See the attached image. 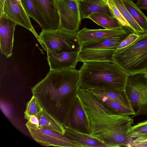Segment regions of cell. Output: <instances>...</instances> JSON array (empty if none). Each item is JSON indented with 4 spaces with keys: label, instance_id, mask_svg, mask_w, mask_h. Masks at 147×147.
Here are the masks:
<instances>
[{
    "label": "cell",
    "instance_id": "obj_1",
    "mask_svg": "<svg viewBox=\"0 0 147 147\" xmlns=\"http://www.w3.org/2000/svg\"><path fill=\"white\" fill-rule=\"evenodd\" d=\"M76 93L84 113L86 135L106 147H132L133 140L128 131L134 124L132 117L121 115L87 89L79 87Z\"/></svg>",
    "mask_w": 147,
    "mask_h": 147
},
{
    "label": "cell",
    "instance_id": "obj_2",
    "mask_svg": "<svg viewBox=\"0 0 147 147\" xmlns=\"http://www.w3.org/2000/svg\"><path fill=\"white\" fill-rule=\"evenodd\" d=\"M79 70L75 68L50 70L31 92L42 107L62 124L67 96L79 87Z\"/></svg>",
    "mask_w": 147,
    "mask_h": 147
},
{
    "label": "cell",
    "instance_id": "obj_3",
    "mask_svg": "<svg viewBox=\"0 0 147 147\" xmlns=\"http://www.w3.org/2000/svg\"><path fill=\"white\" fill-rule=\"evenodd\" d=\"M79 87L114 91L125 90L129 74L109 61H88L79 70Z\"/></svg>",
    "mask_w": 147,
    "mask_h": 147
},
{
    "label": "cell",
    "instance_id": "obj_4",
    "mask_svg": "<svg viewBox=\"0 0 147 147\" xmlns=\"http://www.w3.org/2000/svg\"><path fill=\"white\" fill-rule=\"evenodd\" d=\"M113 63L129 75L147 73V33L129 45L115 51Z\"/></svg>",
    "mask_w": 147,
    "mask_h": 147
},
{
    "label": "cell",
    "instance_id": "obj_5",
    "mask_svg": "<svg viewBox=\"0 0 147 147\" xmlns=\"http://www.w3.org/2000/svg\"><path fill=\"white\" fill-rule=\"evenodd\" d=\"M77 32H69L58 29L42 30L39 35L44 50L56 53L64 52H79L82 45Z\"/></svg>",
    "mask_w": 147,
    "mask_h": 147
},
{
    "label": "cell",
    "instance_id": "obj_6",
    "mask_svg": "<svg viewBox=\"0 0 147 147\" xmlns=\"http://www.w3.org/2000/svg\"><path fill=\"white\" fill-rule=\"evenodd\" d=\"M125 90L133 109L137 110L132 117L147 114V79L144 73L129 75Z\"/></svg>",
    "mask_w": 147,
    "mask_h": 147
},
{
    "label": "cell",
    "instance_id": "obj_7",
    "mask_svg": "<svg viewBox=\"0 0 147 147\" xmlns=\"http://www.w3.org/2000/svg\"><path fill=\"white\" fill-rule=\"evenodd\" d=\"M33 140L44 146L63 147H83L78 142L46 128L38 129L36 126L28 121L25 124Z\"/></svg>",
    "mask_w": 147,
    "mask_h": 147
},
{
    "label": "cell",
    "instance_id": "obj_8",
    "mask_svg": "<svg viewBox=\"0 0 147 147\" xmlns=\"http://www.w3.org/2000/svg\"><path fill=\"white\" fill-rule=\"evenodd\" d=\"M59 13V29L77 31L81 23L78 0H56Z\"/></svg>",
    "mask_w": 147,
    "mask_h": 147
},
{
    "label": "cell",
    "instance_id": "obj_9",
    "mask_svg": "<svg viewBox=\"0 0 147 147\" xmlns=\"http://www.w3.org/2000/svg\"><path fill=\"white\" fill-rule=\"evenodd\" d=\"M3 13L17 25L22 26L32 32L43 47L39 35L34 29L30 17L27 13L22 3L17 0H5L3 9Z\"/></svg>",
    "mask_w": 147,
    "mask_h": 147
},
{
    "label": "cell",
    "instance_id": "obj_10",
    "mask_svg": "<svg viewBox=\"0 0 147 147\" xmlns=\"http://www.w3.org/2000/svg\"><path fill=\"white\" fill-rule=\"evenodd\" d=\"M16 24L3 13L0 14V46L1 53L8 58L12 56L14 34Z\"/></svg>",
    "mask_w": 147,
    "mask_h": 147
},
{
    "label": "cell",
    "instance_id": "obj_11",
    "mask_svg": "<svg viewBox=\"0 0 147 147\" xmlns=\"http://www.w3.org/2000/svg\"><path fill=\"white\" fill-rule=\"evenodd\" d=\"M47 59L50 70L75 68L78 62L79 52H64L59 53L47 50Z\"/></svg>",
    "mask_w": 147,
    "mask_h": 147
},
{
    "label": "cell",
    "instance_id": "obj_12",
    "mask_svg": "<svg viewBox=\"0 0 147 147\" xmlns=\"http://www.w3.org/2000/svg\"><path fill=\"white\" fill-rule=\"evenodd\" d=\"M129 28L114 29H90L85 28L77 32V35L82 45L98 42L107 38L124 33ZM131 29V28H130Z\"/></svg>",
    "mask_w": 147,
    "mask_h": 147
},
{
    "label": "cell",
    "instance_id": "obj_13",
    "mask_svg": "<svg viewBox=\"0 0 147 147\" xmlns=\"http://www.w3.org/2000/svg\"><path fill=\"white\" fill-rule=\"evenodd\" d=\"M78 4L81 19L88 18L89 15L95 13H104L114 16L107 0H78Z\"/></svg>",
    "mask_w": 147,
    "mask_h": 147
},
{
    "label": "cell",
    "instance_id": "obj_14",
    "mask_svg": "<svg viewBox=\"0 0 147 147\" xmlns=\"http://www.w3.org/2000/svg\"><path fill=\"white\" fill-rule=\"evenodd\" d=\"M50 30L59 29L60 19L56 0H36Z\"/></svg>",
    "mask_w": 147,
    "mask_h": 147
},
{
    "label": "cell",
    "instance_id": "obj_15",
    "mask_svg": "<svg viewBox=\"0 0 147 147\" xmlns=\"http://www.w3.org/2000/svg\"><path fill=\"white\" fill-rule=\"evenodd\" d=\"M133 33V31L129 28L124 33L109 37L101 40L82 44L81 49H99L116 51L121 43L130 34Z\"/></svg>",
    "mask_w": 147,
    "mask_h": 147
},
{
    "label": "cell",
    "instance_id": "obj_16",
    "mask_svg": "<svg viewBox=\"0 0 147 147\" xmlns=\"http://www.w3.org/2000/svg\"><path fill=\"white\" fill-rule=\"evenodd\" d=\"M115 50L99 49H81L78 62L109 61L113 63V56Z\"/></svg>",
    "mask_w": 147,
    "mask_h": 147
},
{
    "label": "cell",
    "instance_id": "obj_17",
    "mask_svg": "<svg viewBox=\"0 0 147 147\" xmlns=\"http://www.w3.org/2000/svg\"><path fill=\"white\" fill-rule=\"evenodd\" d=\"M21 3L27 14L38 24L42 30H50L36 0H21Z\"/></svg>",
    "mask_w": 147,
    "mask_h": 147
},
{
    "label": "cell",
    "instance_id": "obj_18",
    "mask_svg": "<svg viewBox=\"0 0 147 147\" xmlns=\"http://www.w3.org/2000/svg\"><path fill=\"white\" fill-rule=\"evenodd\" d=\"M87 90L96 97H106L125 107L133 109L125 90L114 91L94 88Z\"/></svg>",
    "mask_w": 147,
    "mask_h": 147
},
{
    "label": "cell",
    "instance_id": "obj_19",
    "mask_svg": "<svg viewBox=\"0 0 147 147\" xmlns=\"http://www.w3.org/2000/svg\"><path fill=\"white\" fill-rule=\"evenodd\" d=\"M39 120L38 129H50L65 135V129L63 124L47 112L43 108L36 116Z\"/></svg>",
    "mask_w": 147,
    "mask_h": 147
},
{
    "label": "cell",
    "instance_id": "obj_20",
    "mask_svg": "<svg viewBox=\"0 0 147 147\" xmlns=\"http://www.w3.org/2000/svg\"><path fill=\"white\" fill-rule=\"evenodd\" d=\"M63 126L65 130V135L69 139L80 143L83 147H106L103 144L89 137L85 133L80 132L70 126Z\"/></svg>",
    "mask_w": 147,
    "mask_h": 147
},
{
    "label": "cell",
    "instance_id": "obj_21",
    "mask_svg": "<svg viewBox=\"0 0 147 147\" xmlns=\"http://www.w3.org/2000/svg\"><path fill=\"white\" fill-rule=\"evenodd\" d=\"M105 29H122L123 26L114 17L104 13H95L90 15L88 18Z\"/></svg>",
    "mask_w": 147,
    "mask_h": 147
},
{
    "label": "cell",
    "instance_id": "obj_22",
    "mask_svg": "<svg viewBox=\"0 0 147 147\" xmlns=\"http://www.w3.org/2000/svg\"><path fill=\"white\" fill-rule=\"evenodd\" d=\"M126 8L138 24L147 33V17L131 0H123Z\"/></svg>",
    "mask_w": 147,
    "mask_h": 147
},
{
    "label": "cell",
    "instance_id": "obj_23",
    "mask_svg": "<svg viewBox=\"0 0 147 147\" xmlns=\"http://www.w3.org/2000/svg\"><path fill=\"white\" fill-rule=\"evenodd\" d=\"M113 1L135 33L139 36L146 33L133 19L125 6L123 0Z\"/></svg>",
    "mask_w": 147,
    "mask_h": 147
},
{
    "label": "cell",
    "instance_id": "obj_24",
    "mask_svg": "<svg viewBox=\"0 0 147 147\" xmlns=\"http://www.w3.org/2000/svg\"><path fill=\"white\" fill-rule=\"evenodd\" d=\"M70 122L74 126L81 127L86 129L85 114L80 102L76 98Z\"/></svg>",
    "mask_w": 147,
    "mask_h": 147
},
{
    "label": "cell",
    "instance_id": "obj_25",
    "mask_svg": "<svg viewBox=\"0 0 147 147\" xmlns=\"http://www.w3.org/2000/svg\"><path fill=\"white\" fill-rule=\"evenodd\" d=\"M96 97L121 115L129 116L134 115L135 113L133 109L125 107L106 97Z\"/></svg>",
    "mask_w": 147,
    "mask_h": 147
},
{
    "label": "cell",
    "instance_id": "obj_26",
    "mask_svg": "<svg viewBox=\"0 0 147 147\" xmlns=\"http://www.w3.org/2000/svg\"><path fill=\"white\" fill-rule=\"evenodd\" d=\"M42 109L43 107L37 98L33 95L26 104V109L24 112L25 119L27 120L30 115L37 116Z\"/></svg>",
    "mask_w": 147,
    "mask_h": 147
},
{
    "label": "cell",
    "instance_id": "obj_27",
    "mask_svg": "<svg viewBox=\"0 0 147 147\" xmlns=\"http://www.w3.org/2000/svg\"><path fill=\"white\" fill-rule=\"evenodd\" d=\"M128 133L132 138L147 135V120L132 126Z\"/></svg>",
    "mask_w": 147,
    "mask_h": 147
},
{
    "label": "cell",
    "instance_id": "obj_28",
    "mask_svg": "<svg viewBox=\"0 0 147 147\" xmlns=\"http://www.w3.org/2000/svg\"><path fill=\"white\" fill-rule=\"evenodd\" d=\"M107 1L113 16L118 20L123 26L128 27L131 29L130 25L116 7L113 0H107Z\"/></svg>",
    "mask_w": 147,
    "mask_h": 147
},
{
    "label": "cell",
    "instance_id": "obj_29",
    "mask_svg": "<svg viewBox=\"0 0 147 147\" xmlns=\"http://www.w3.org/2000/svg\"><path fill=\"white\" fill-rule=\"evenodd\" d=\"M139 36L134 33L130 34L121 43L115 51L129 45L137 39Z\"/></svg>",
    "mask_w": 147,
    "mask_h": 147
},
{
    "label": "cell",
    "instance_id": "obj_30",
    "mask_svg": "<svg viewBox=\"0 0 147 147\" xmlns=\"http://www.w3.org/2000/svg\"><path fill=\"white\" fill-rule=\"evenodd\" d=\"M147 147V135L142 136L133 140L132 147Z\"/></svg>",
    "mask_w": 147,
    "mask_h": 147
},
{
    "label": "cell",
    "instance_id": "obj_31",
    "mask_svg": "<svg viewBox=\"0 0 147 147\" xmlns=\"http://www.w3.org/2000/svg\"><path fill=\"white\" fill-rule=\"evenodd\" d=\"M0 107L1 111L5 115L9 118H11L12 115V110L8 104L1 100Z\"/></svg>",
    "mask_w": 147,
    "mask_h": 147
},
{
    "label": "cell",
    "instance_id": "obj_32",
    "mask_svg": "<svg viewBox=\"0 0 147 147\" xmlns=\"http://www.w3.org/2000/svg\"><path fill=\"white\" fill-rule=\"evenodd\" d=\"M136 4L140 9L147 10V0H137Z\"/></svg>",
    "mask_w": 147,
    "mask_h": 147
},
{
    "label": "cell",
    "instance_id": "obj_33",
    "mask_svg": "<svg viewBox=\"0 0 147 147\" xmlns=\"http://www.w3.org/2000/svg\"><path fill=\"white\" fill-rule=\"evenodd\" d=\"M27 120L32 124L36 125L38 127L39 125V120L38 118L35 115H30L29 116Z\"/></svg>",
    "mask_w": 147,
    "mask_h": 147
},
{
    "label": "cell",
    "instance_id": "obj_34",
    "mask_svg": "<svg viewBox=\"0 0 147 147\" xmlns=\"http://www.w3.org/2000/svg\"><path fill=\"white\" fill-rule=\"evenodd\" d=\"M144 76L147 79V73H144Z\"/></svg>",
    "mask_w": 147,
    "mask_h": 147
},
{
    "label": "cell",
    "instance_id": "obj_35",
    "mask_svg": "<svg viewBox=\"0 0 147 147\" xmlns=\"http://www.w3.org/2000/svg\"><path fill=\"white\" fill-rule=\"evenodd\" d=\"M18 1H19L20 2H21V0H17Z\"/></svg>",
    "mask_w": 147,
    "mask_h": 147
}]
</instances>
